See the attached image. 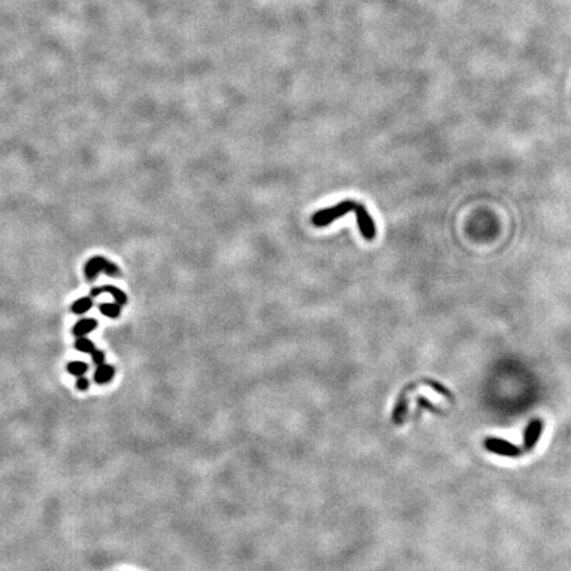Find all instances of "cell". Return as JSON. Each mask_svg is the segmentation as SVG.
<instances>
[{
    "label": "cell",
    "instance_id": "6da1fadb",
    "mask_svg": "<svg viewBox=\"0 0 571 571\" xmlns=\"http://www.w3.org/2000/svg\"><path fill=\"white\" fill-rule=\"evenodd\" d=\"M356 204H357V201H354V200H344L343 203L337 204L335 207L319 210L312 216V224L317 228H324L337 218H341L345 214L350 213V210H354Z\"/></svg>",
    "mask_w": 571,
    "mask_h": 571
},
{
    "label": "cell",
    "instance_id": "7a4b0ae2",
    "mask_svg": "<svg viewBox=\"0 0 571 571\" xmlns=\"http://www.w3.org/2000/svg\"><path fill=\"white\" fill-rule=\"evenodd\" d=\"M84 271H85V277L89 282L97 279L100 273H105L109 277H121V270H119L118 266L109 259L104 258V257H94V258L89 259Z\"/></svg>",
    "mask_w": 571,
    "mask_h": 571
},
{
    "label": "cell",
    "instance_id": "3957f363",
    "mask_svg": "<svg viewBox=\"0 0 571 571\" xmlns=\"http://www.w3.org/2000/svg\"><path fill=\"white\" fill-rule=\"evenodd\" d=\"M354 213H356L357 225L358 229H360V233H361L362 238H364L365 241L374 240L377 232L376 224H374V220H373L372 216L369 214L366 208H365L361 203H357L356 204V207H354Z\"/></svg>",
    "mask_w": 571,
    "mask_h": 571
},
{
    "label": "cell",
    "instance_id": "277c9868",
    "mask_svg": "<svg viewBox=\"0 0 571 571\" xmlns=\"http://www.w3.org/2000/svg\"><path fill=\"white\" fill-rule=\"evenodd\" d=\"M484 447L490 452L497 453L501 456H508V457H517L521 455V448L517 447L516 444L504 440L500 438H488L484 440Z\"/></svg>",
    "mask_w": 571,
    "mask_h": 571
},
{
    "label": "cell",
    "instance_id": "5b68a950",
    "mask_svg": "<svg viewBox=\"0 0 571 571\" xmlns=\"http://www.w3.org/2000/svg\"><path fill=\"white\" fill-rule=\"evenodd\" d=\"M542 428H543V422L541 419L531 420L530 423L527 424L525 434H523V447H525V450L530 451L534 448L538 439L541 436Z\"/></svg>",
    "mask_w": 571,
    "mask_h": 571
},
{
    "label": "cell",
    "instance_id": "8992f818",
    "mask_svg": "<svg viewBox=\"0 0 571 571\" xmlns=\"http://www.w3.org/2000/svg\"><path fill=\"white\" fill-rule=\"evenodd\" d=\"M104 292H109V294L113 295V298L115 299V302L118 303V304H121L122 307L126 306L127 302H129L127 295L122 291L121 288H118L117 286H113V284H105V286H101V287L93 288L92 291H90V296L94 298V296H98V295L104 294Z\"/></svg>",
    "mask_w": 571,
    "mask_h": 571
},
{
    "label": "cell",
    "instance_id": "52a82bcc",
    "mask_svg": "<svg viewBox=\"0 0 571 571\" xmlns=\"http://www.w3.org/2000/svg\"><path fill=\"white\" fill-rule=\"evenodd\" d=\"M97 327H98V321H97L96 319H82V320L77 321V323L74 324L72 332H73L74 336L82 337V336L89 335V333L94 331Z\"/></svg>",
    "mask_w": 571,
    "mask_h": 571
},
{
    "label": "cell",
    "instance_id": "ba28073f",
    "mask_svg": "<svg viewBox=\"0 0 571 571\" xmlns=\"http://www.w3.org/2000/svg\"><path fill=\"white\" fill-rule=\"evenodd\" d=\"M114 374H115V369L113 368L111 365L107 364L98 365L96 369V373H94V381H96L97 383H100V385H105V383H109L111 380H113Z\"/></svg>",
    "mask_w": 571,
    "mask_h": 571
},
{
    "label": "cell",
    "instance_id": "9c48e42d",
    "mask_svg": "<svg viewBox=\"0 0 571 571\" xmlns=\"http://www.w3.org/2000/svg\"><path fill=\"white\" fill-rule=\"evenodd\" d=\"M98 308H100L101 313L102 315H105V316L107 317H111V319H117V317H119V315H121V311H122V306L121 304H118V303H101L100 306H98Z\"/></svg>",
    "mask_w": 571,
    "mask_h": 571
},
{
    "label": "cell",
    "instance_id": "30bf717a",
    "mask_svg": "<svg viewBox=\"0 0 571 571\" xmlns=\"http://www.w3.org/2000/svg\"><path fill=\"white\" fill-rule=\"evenodd\" d=\"M93 307V300H92V296H85V298H81L78 299V300H76V302L72 304V312L76 313V315H82V313L88 312L90 308Z\"/></svg>",
    "mask_w": 571,
    "mask_h": 571
},
{
    "label": "cell",
    "instance_id": "8fae6325",
    "mask_svg": "<svg viewBox=\"0 0 571 571\" xmlns=\"http://www.w3.org/2000/svg\"><path fill=\"white\" fill-rule=\"evenodd\" d=\"M89 370V365L82 361H72L68 364V372L74 377L85 376V373Z\"/></svg>",
    "mask_w": 571,
    "mask_h": 571
},
{
    "label": "cell",
    "instance_id": "7c38bea8",
    "mask_svg": "<svg viewBox=\"0 0 571 571\" xmlns=\"http://www.w3.org/2000/svg\"><path fill=\"white\" fill-rule=\"evenodd\" d=\"M76 349L80 350V352H82V353H90L92 354L94 350L97 349L96 346H94V344L90 341L89 339H86V336H82V337H78L77 341H76Z\"/></svg>",
    "mask_w": 571,
    "mask_h": 571
},
{
    "label": "cell",
    "instance_id": "4fadbf2b",
    "mask_svg": "<svg viewBox=\"0 0 571 571\" xmlns=\"http://www.w3.org/2000/svg\"><path fill=\"white\" fill-rule=\"evenodd\" d=\"M426 383H427L428 386H431L432 389H435V390L438 391L439 394L446 395L448 399H452V395H451V393L447 390L446 387L443 386V385H440V383H438V382H435V381H426Z\"/></svg>",
    "mask_w": 571,
    "mask_h": 571
},
{
    "label": "cell",
    "instance_id": "5bb4252c",
    "mask_svg": "<svg viewBox=\"0 0 571 571\" xmlns=\"http://www.w3.org/2000/svg\"><path fill=\"white\" fill-rule=\"evenodd\" d=\"M92 360H93V362L97 365V366H98V365L105 364V353L102 352V350L96 349L92 353Z\"/></svg>",
    "mask_w": 571,
    "mask_h": 571
},
{
    "label": "cell",
    "instance_id": "9a60e30c",
    "mask_svg": "<svg viewBox=\"0 0 571 571\" xmlns=\"http://www.w3.org/2000/svg\"><path fill=\"white\" fill-rule=\"evenodd\" d=\"M89 386H90V382H89V380L86 378L85 376L78 377V380H77V389L78 390L85 391V390H88Z\"/></svg>",
    "mask_w": 571,
    "mask_h": 571
},
{
    "label": "cell",
    "instance_id": "2e32d148",
    "mask_svg": "<svg viewBox=\"0 0 571 571\" xmlns=\"http://www.w3.org/2000/svg\"><path fill=\"white\" fill-rule=\"evenodd\" d=\"M418 405L423 406V407H427V409H430V410H432V411H436L438 414H440V410L436 409L434 405H431L427 398H422V397H419V398H418Z\"/></svg>",
    "mask_w": 571,
    "mask_h": 571
}]
</instances>
